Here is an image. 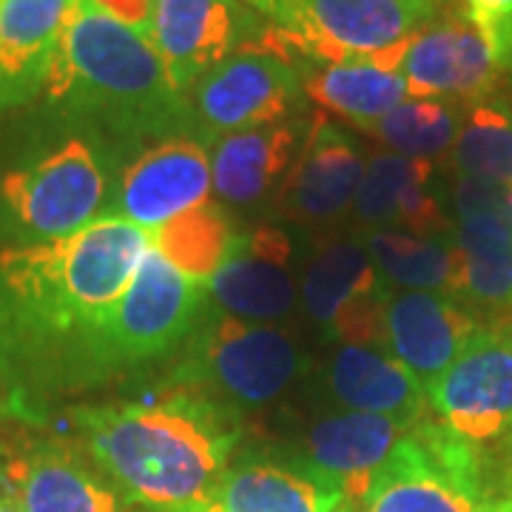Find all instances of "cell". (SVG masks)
<instances>
[{
  "mask_svg": "<svg viewBox=\"0 0 512 512\" xmlns=\"http://www.w3.org/2000/svg\"><path fill=\"white\" fill-rule=\"evenodd\" d=\"M12 498L23 512H137L74 439L43 436L6 453Z\"/></svg>",
  "mask_w": 512,
  "mask_h": 512,
  "instance_id": "15",
  "label": "cell"
},
{
  "mask_svg": "<svg viewBox=\"0 0 512 512\" xmlns=\"http://www.w3.org/2000/svg\"><path fill=\"white\" fill-rule=\"evenodd\" d=\"M407 430V424L387 416L336 407L308 421L291 444L271 450L336 481L348 498L362 501L370 476Z\"/></svg>",
  "mask_w": 512,
  "mask_h": 512,
  "instance_id": "16",
  "label": "cell"
},
{
  "mask_svg": "<svg viewBox=\"0 0 512 512\" xmlns=\"http://www.w3.org/2000/svg\"><path fill=\"white\" fill-rule=\"evenodd\" d=\"M399 72L410 97L461 106L493 97L501 83L493 55L461 0H447L439 15L410 37Z\"/></svg>",
  "mask_w": 512,
  "mask_h": 512,
  "instance_id": "14",
  "label": "cell"
},
{
  "mask_svg": "<svg viewBox=\"0 0 512 512\" xmlns=\"http://www.w3.org/2000/svg\"><path fill=\"white\" fill-rule=\"evenodd\" d=\"M271 23L242 0H157L151 43L174 92L188 97L202 74L265 43Z\"/></svg>",
  "mask_w": 512,
  "mask_h": 512,
  "instance_id": "12",
  "label": "cell"
},
{
  "mask_svg": "<svg viewBox=\"0 0 512 512\" xmlns=\"http://www.w3.org/2000/svg\"><path fill=\"white\" fill-rule=\"evenodd\" d=\"M0 512H23V510H20L18 501H15V498H6V501L0 504Z\"/></svg>",
  "mask_w": 512,
  "mask_h": 512,
  "instance_id": "36",
  "label": "cell"
},
{
  "mask_svg": "<svg viewBox=\"0 0 512 512\" xmlns=\"http://www.w3.org/2000/svg\"><path fill=\"white\" fill-rule=\"evenodd\" d=\"M211 143L197 128L134 146L123 160L109 214L148 234L211 194Z\"/></svg>",
  "mask_w": 512,
  "mask_h": 512,
  "instance_id": "11",
  "label": "cell"
},
{
  "mask_svg": "<svg viewBox=\"0 0 512 512\" xmlns=\"http://www.w3.org/2000/svg\"><path fill=\"white\" fill-rule=\"evenodd\" d=\"M464 120V106L453 100H424L407 97L402 106L382 117L367 134L379 137L393 154L410 160H439L450 157Z\"/></svg>",
  "mask_w": 512,
  "mask_h": 512,
  "instance_id": "30",
  "label": "cell"
},
{
  "mask_svg": "<svg viewBox=\"0 0 512 512\" xmlns=\"http://www.w3.org/2000/svg\"><path fill=\"white\" fill-rule=\"evenodd\" d=\"M478 325L476 313L444 293L402 291L384 308V345L430 387L456 362Z\"/></svg>",
  "mask_w": 512,
  "mask_h": 512,
  "instance_id": "20",
  "label": "cell"
},
{
  "mask_svg": "<svg viewBox=\"0 0 512 512\" xmlns=\"http://www.w3.org/2000/svg\"><path fill=\"white\" fill-rule=\"evenodd\" d=\"M63 421L69 439L140 512L208 504L245 433L237 410L168 382L146 399L72 404Z\"/></svg>",
  "mask_w": 512,
  "mask_h": 512,
  "instance_id": "2",
  "label": "cell"
},
{
  "mask_svg": "<svg viewBox=\"0 0 512 512\" xmlns=\"http://www.w3.org/2000/svg\"><path fill=\"white\" fill-rule=\"evenodd\" d=\"M458 254L456 302L478 319L512 313V225L473 217L453 225Z\"/></svg>",
  "mask_w": 512,
  "mask_h": 512,
  "instance_id": "24",
  "label": "cell"
},
{
  "mask_svg": "<svg viewBox=\"0 0 512 512\" xmlns=\"http://www.w3.org/2000/svg\"><path fill=\"white\" fill-rule=\"evenodd\" d=\"M131 148L40 103L0 148V242L32 248L109 217Z\"/></svg>",
  "mask_w": 512,
  "mask_h": 512,
  "instance_id": "3",
  "label": "cell"
},
{
  "mask_svg": "<svg viewBox=\"0 0 512 512\" xmlns=\"http://www.w3.org/2000/svg\"><path fill=\"white\" fill-rule=\"evenodd\" d=\"M453 174L512 185V106L484 97L464 106V120L450 151Z\"/></svg>",
  "mask_w": 512,
  "mask_h": 512,
  "instance_id": "29",
  "label": "cell"
},
{
  "mask_svg": "<svg viewBox=\"0 0 512 512\" xmlns=\"http://www.w3.org/2000/svg\"><path fill=\"white\" fill-rule=\"evenodd\" d=\"M151 234L100 217L72 237L0 254V393L3 410L46 424L69 396L109 387L103 328Z\"/></svg>",
  "mask_w": 512,
  "mask_h": 512,
  "instance_id": "1",
  "label": "cell"
},
{
  "mask_svg": "<svg viewBox=\"0 0 512 512\" xmlns=\"http://www.w3.org/2000/svg\"><path fill=\"white\" fill-rule=\"evenodd\" d=\"M299 74L311 103L339 114L362 131H370L410 97L402 72H390L367 57L345 63H311L299 69Z\"/></svg>",
  "mask_w": 512,
  "mask_h": 512,
  "instance_id": "25",
  "label": "cell"
},
{
  "mask_svg": "<svg viewBox=\"0 0 512 512\" xmlns=\"http://www.w3.org/2000/svg\"><path fill=\"white\" fill-rule=\"evenodd\" d=\"M365 248L384 282L407 291H433L456 299L458 254L453 228L439 237H416L390 228L365 231Z\"/></svg>",
  "mask_w": 512,
  "mask_h": 512,
  "instance_id": "27",
  "label": "cell"
},
{
  "mask_svg": "<svg viewBox=\"0 0 512 512\" xmlns=\"http://www.w3.org/2000/svg\"><path fill=\"white\" fill-rule=\"evenodd\" d=\"M299 254L296 237L279 225L265 222L239 231L217 274L205 282L214 308L254 325L288 319L305 271Z\"/></svg>",
  "mask_w": 512,
  "mask_h": 512,
  "instance_id": "13",
  "label": "cell"
},
{
  "mask_svg": "<svg viewBox=\"0 0 512 512\" xmlns=\"http://www.w3.org/2000/svg\"><path fill=\"white\" fill-rule=\"evenodd\" d=\"M311 126L313 117H296L220 137L211 146V183L222 205L228 211L276 205Z\"/></svg>",
  "mask_w": 512,
  "mask_h": 512,
  "instance_id": "17",
  "label": "cell"
},
{
  "mask_svg": "<svg viewBox=\"0 0 512 512\" xmlns=\"http://www.w3.org/2000/svg\"><path fill=\"white\" fill-rule=\"evenodd\" d=\"M481 456L427 416L404 433L367 481L362 512H476Z\"/></svg>",
  "mask_w": 512,
  "mask_h": 512,
  "instance_id": "7",
  "label": "cell"
},
{
  "mask_svg": "<svg viewBox=\"0 0 512 512\" xmlns=\"http://www.w3.org/2000/svg\"><path fill=\"white\" fill-rule=\"evenodd\" d=\"M248 9H254L259 18H265L274 29H279L288 40H299L305 29V3L302 0H242Z\"/></svg>",
  "mask_w": 512,
  "mask_h": 512,
  "instance_id": "33",
  "label": "cell"
},
{
  "mask_svg": "<svg viewBox=\"0 0 512 512\" xmlns=\"http://www.w3.org/2000/svg\"><path fill=\"white\" fill-rule=\"evenodd\" d=\"M305 29L288 40L279 29L282 55L296 69L311 63H345L404 46L436 18L447 0H302Z\"/></svg>",
  "mask_w": 512,
  "mask_h": 512,
  "instance_id": "10",
  "label": "cell"
},
{
  "mask_svg": "<svg viewBox=\"0 0 512 512\" xmlns=\"http://www.w3.org/2000/svg\"><path fill=\"white\" fill-rule=\"evenodd\" d=\"M362 174L365 163L356 140L345 128L316 114L308 143L293 165L291 180L276 202V211L296 225H325L339 220L356 200Z\"/></svg>",
  "mask_w": 512,
  "mask_h": 512,
  "instance_id": "19",
  "label": "cell"
},
{
  "mask_svg": "<svg viewBox=\"0 0 512 512\" xmlns=\"http://www.w3.org/2000/svg\"><path fill=\"white\" fill-rule=\"evenodd\" d=\"M436 168L427 160L402 154H376L365 165L362 183L353 200L356 220L370 228H390L416 237H439L453 228L444 217L441 197L433 188Z\"/></svg>",
  "mask_w": 512,
  "mask_h": 512,
  "instance_id": "23",
  "label": "cell"
},
{
  "mask_svg": "<svg viewBox=\"0 0 512 512\" xmlns=\"http://www.w3.org/2000/svg\"><path fill=\"white\" fill-rule=\"evenodd\" d=\"M450 202L456 222L473 217H498L512 225V185L456 174L450 188Z\"/></svg>",
  "mask_w": 512,
  "mask_h": 512,
  "instance_id": "31",
  "label": "cell"
},
{
  "mask_svg": "<svg viewBox=\"0 0 512 512\" xmlns=\"http://www.w3.org/2000/svg\"><path fill=\"white\" fill-rule=\"evenodd\" d=\"M12 498V484H9V464H6V450L0 444V504Z\"/></svg>",
  "mask_w": 512,
  "mask_h": 512,
  "instance_id": "35",
  "label": "cell"
},
{
  "mask_svg": "<svg viewBox=\"0 0 512 512\" xmlns=\"http://www.w3.org/2000/svg\"><path fill=\"white\" fill-rule=\"evenodd\" d=\"M322 390L330 404L356 413L387 416L413 427L430 416L427 387L387 350V345H342L330 353Z\"/></svg>",
  "mask_w": 512,
  "mask_h": 512,
  "instance_id": "21",
  "label": "cell"
},
{
  "mask_svg": "<svg viewBox=\"0 0 512 512\" xmlns=\"http://www.w3.org/2000/svg\"><path fill=\"white\" fill-rule=\"evenodd\" d=\"M345 501L336 481L274 450L234 458L211 495L220 512H339Z\"/></svg>",
  "mask_w": 512,
  "mask_h": 512,
  "instance_id": "22",
  "label": "cell"
},
{
  "mask_svg": "<svg viewBox=\"0 0 512 512\" xmlns=\"http://www.w3.org/2000/svg\"><path fill=\"white\" fill-rule=\"evenodd\" d=\"M239 234L234 214L222 202L205 200L151 231L154 251L185 276L208 282L217 274Z\"/></svg>",
  "mask_w": 512,
  "mask_h": 512,
  "instance_id": "28",
  "label": "cell"
},
{
  "mask_svg": "<svg viewBox=\"0 0 512 512\" xmlns=\"http://www.w3.org/2000/svg\"><path fill=\"white\" fill-rule=\"evenodd\" d=\"M80 0H0V114L37 103Z\"/></svg>",
  "mask_w": 512,
  "mask_h": 512,
  "instance_id": "18",
  "label": "cell"
},
{
  "mask_svg": "<svg viewBox=\"0 0 512 512\" xmlns=\"http://www.w3.org/2000/svg\"><path fill=\"white\" fill-rule=\"evenodd\" d=\"M382 285L384 279L367 254L365 242L336 237L322 242L305 265L299 282V302L313 325L333 339L339 316Z\"/></svg>",
  "mask_w": 512,
  "mask_h": 512,
  "instance_id": "26",
  "label": "cell"
},
{
  "mask_svg": "<svg viewBox=\"0 0 512 512\" xmlns=\"http://www.w3.org/2000/svg\"><path fill=\"white\" fill-rule=\"evenodd\" d=\"M40 103L89 123L123 148L197 128L154 43L89 0L74 9Z\"/></svg>",
  "mask_w": 512,
  "mask_h": 512,
  "instance_id": "4",
  "label": "cell"
},
{
  "mask_svg": "<svg viewBox=\"0 0 512 512\" xmlns=\"http://www.w3.org/2000/svg\"><path fill=\"white\" fill-rule=\"evenodd\" d=\"M427 399L433 419L478 450L512 441V313L481 319Z\"/></svg>",
  "mask_w": 512,
  "mask_h": 512,
  "instance_id": "8",
  "label": "cell"
},
{
  "mask_svg": "<svg viewBox=\"0 0 512 512\" xmlns=\"http://www.w3.org/2000/svg\"><path fill=\"white\" fill-rule=\"evenodd\" d=\"M481 498L476 512H512V441L478 450Z\"/></svg>",
  "mask_w": 512,
  "mask_h": 512,
  "instance_id": "32",
  "label": "cell"
},
{
  "mask_svg": "<svg viewBox=\"0 0 512 512\" xmlns=\"http://www.w3.org/2000/svg\"><path fill=\"white\" fill-rule=\"evenodd\" d=\"M308 367V353L288 330L242 322L211 305L163 382L200 390L245 416L282 399Z\"/></svg>",
  "mask_w": 512,
  "mask_h": 512,
  "instance_id": "5",
  "label": "cell"
},
{
  "mask_svg": "<svg viewBox=\"0 0 512 512\" xmlns=\"http://www.w3.org/2000/svg\"><path fill=\"white\" fill-rule=\"evenodd\" d=\"M211 305L205 282L177 271L157 251H148L106 316L103 356L111 382L148 367L171 365Z\"/></svg>",
  "mask_w": 512,
  "mask_h": 512,
  "instance_id": "6",
  "label": "cell"
},
{
  "mask_svg": "<svg viewBox=\"0 0 512 512\" xmlns=\"http://www.w3.org/2000/svg\"><path fill=\"white\" fill-rule=\"evenodd\" d=\"M185 100L211 146L237 131L308 117L311 103L299 69L262 46L237 52L202 74Z\"/></svg>",
  "mask_w": 512,
  "mask_h": 512,
  "instance_id": "9",
  "label": "cell"
},
{
  "mask_svg": "<svg viewBox=\"0 0 512 512\" xmlns=\"http://www.w3.org/2000/svg\"><path fill=\"white\" fill-rule=\"evenodd\" d=\"M89 3L94 9H100L103 15H109L111 20H117V23H123V26L151 40L157 0H89Z\"/></svg>",
  "mask_w": 512,
  "mask_h": 512,
  "instance_id": "34",
  "label": "cell"
},
{
  "mask_svg": "<svg viewBox=\"0 0 512 512\" xmlns=\"http://www.w3.org/2000/svg\"><path fill=\"white\" fill-rule=\"evenodd\" d=\"M339 512H362V504H359V501H353V498H348V501L342 504V510Z\"/></svg>",
  "mask_w": 512,
  "mask_h": 512,
  "instance_id": "37",
  "label": "cell"
}]
</instances>
